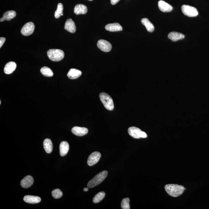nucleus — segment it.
I'll list each match as a JSON object with an SVG mask.
<instances>
[{
	"label": "nucleus",
	"instance_id": "nucleus-1",
	"mask_svg": "<svg viewBox=\"0 0 209 209\" xmlns=\"http://www.w3.org/2000/svg\"><path fill=\"white\" fill-rule=\"evenodd\" d=\"M165 189L167 193L173 197L180 196L186 189L183 186L175 184H167L165 185Z\"/></svg>",
	"mask_w": 209,
	"mask_h": 209
},
{
	"label": "nucleus",
	"instance_id": "nucleus-2",
	"mask_svg": "<svg viewBox=\"0 0 209 209\" xmlns=\"http://www.w3.org/2000/svg\"><path fill=\"white\" fill-rule=\"evenodd\" d=\"M108 172L104 171L98 173L93 179L91 180L87 183V186L88 188H93L100 184L106 178Z\"/></svg>",
	"mask_w": 209,
	"mask_h": 209
},
{
	"label": "nucleus",
	"instance_id": "nucleus-3",
	"mask_svg": "<svg viewBox=\"0 0 209 209\" xmlns=\"http://www.w3.org/2000/svg\"><path fill=\"white\" fill-rule=\"evenodd\" d=\"M47 56L50 60L58 62L63 59L64 53L60 49H51L48 51Z\"/></svg>",
	"mask_w": 209,
	"mask_h": 209
},
{
	"label": "nucleus",
	"instance_id": "nucleus-4",
	"mask_svg": "<svg viewBox=\"0 0 209 209\" xmlns=\"http://www.w3.org/2000/svg\"><path fill=\"white\" fill-rule=\"evenodd\" d=\"M100 99L107 109L113 110L114 109V104L110 95L105 93H101L99 95Z\"/></svg>",
	"mask_w": 209,
	"mask_h": 209
},
{
	"label": "nucleus",
	"instance_id": "nucleus-5",
	"mask_svg": "<svg viewBox=\"0 0 209 209\" xmlns=\"http://www.w3.org/2000/svg\"><path fill=\"white\" fill-rule=\"evenodd\" d=\"M182 13L184 15L190 17H194L198 16V12L195 7L191 6L184 5L181 7Z\"/></svg>",
	"mask_w": 209,
	"mask_h": 209
},
{
	"label": "nucleus",
	"instance_id": "nucleus-6",
	"mask_svg": "<svg viewBox=\"0 0 209 209\" xmlns=\"http://www.w3.org/2000/svg\"><path fill=\"white\" fill-rule=\"evenodd\" d=\"M35 29L33 23L28 22L24 24L21 30V33L24 36H27L32 34Z\"/></svg>",
	"mask_w": 209,
	"mask_h": 209
},
{
	"label": "nucleus",
	"instance_id": "nucleus-7",
	"mask_svg": "<svg viewBox=\"0 0 209 209\" xmlns=\"http://www.w3.org/2000/svg\"><path fill=\"white\" fill-rule=\"evenodd\" d=\"M97 47L100 50L104 52H109L111 50L112 46L109 41L104 40H100L97 44Z\"/></svg>",
	"mask_w": 209,
	"mask_h": 209
},
{
	"label": "nucleus",
	"instance_id": "nucleus-8",
	"mask_svg": "<svg viewBox=\"0 0 209 209\" xmlns=\"http://www.w3.org/2000/svg\"><path fill=\"white\" fill-rule=\"evenodd\" d=\"M101 156V154L99 152H93L89 156L87 161V164L90 166L95 165L99 161Z\"/></svg>",
	"mask_w": 209,
	"mask_h": 209
},
{
	"label": "nucleus",
	"instance_id": "nucleus-9",
	"mask_svg": "<svg viewBox=\"0 0 209 209\" xmlns=\"http://www.w3.org/2000/svg\"><path fill=\"white\" fill-rule=\"evenodd\" d=\"M72 133L78 136H84L88 133V130L85 127H74L72 129Z\"/></svg>",
	"mask_w": 209,
	"mask_h": 209
},
{
	"label": "nucleus",
	"instance_id": "nucleus-10",
	"mask_svg": "<svg viewBox=\"0 0 209 209\" xmlns=\"http://www.w3.org/2000/svg\"><path fill=\"white\" fill-rule=\"evenodd\" d=\"M34 180L30 176H27L24 177L21 182V185L23 188H28L33 185Z\"/></svg>",
	"mask_w": 209,
	"mask_h": 209
},
{
	"label": "nucleus",
	"instance_id": "nucleus-11",
	"mask_svg": "<svg viewBox=\"0 0 209 209\" xmlns=\"http://www.w3.org/2000/svg\"><path fill=\"white\" fill-rule=\"evenodd\" d=\"M64 29L71 33H74L76 31V26L74 21L71 19H67L65 23Z\"/></svg>",
	"mask_w": 209,
	"mask_h": 209
},
{
	"label": "nucleus",
	"instance_id": "nucleus-12",
	"mask_svg": "<svg viewBox=\"0 0 209 209\" xmlns=\"http://www.w3.org/2000/svg\"><path fill=\"white\" fill-rule=\"evenodd\" d=\"M160 10L163 12H170L173 10V7L169 4L163 1H160L158 2Z\"/></svg>",
	"mask_w": 209,
	"mask_h": 209
},
{
	"label": "nucleus",
	"instance_id": "nucleus-13",
	"mask_svg": "<svg viewBox=\"0 0 209 209\" xmlns=\"http://www.w3.org/2000/svg\"><path fill=\"white\" fill-rule=\"evenodd\" d=\"M141 132L140 129L135 127H130L128 130L129 134L135 139H139L141 138Z\"/></svg>",
	"mask_w": 209,
	"mask_h": 209
},
{
	"label": "nucleus",
	"instance_id": "nucleus-14",
	"mask_svg": "<svg viewBox=\"0 0 209 209\" xmlns=\"http://www.w3.org/2000/svg\"><path fill=\"white\" fill-rule=\"evenodd\" d=\"M105 28L108 31L111 32L121 31L123 30L122 26L117 23L107 24L105 26Z\"/></svg>",
	"mask_w": 209,
	"mask_h": 209
},
{
	"label": "nucleus",
	"instance_id": "nucleus-15",
	"mask_svg": "<svg viewBox=\"0 0 209 209\" xmlns=\"http://www.w3.org/2000/svg\"><path fill=\"white\" fill-rule=\"evenodd\" d=\"M24 201L30 204H36L41 202V199L39 197L27 195L24 197Z\"/></svg>",
	"mask_w": 209,
	"mask_h": 209
},
{
	"label": "nucleus",
	"instance_id": "nucleus-16",
	"mask_svg": "<svg viewBox=\"0 0 209 209\" xmlns=\"http://www.w3.org/2000/svg\"><path fill=\"white\" fill-rule=\"evenodd\" d=\"M87 11V7L82 4H77L74 8V13L77 15H85Z\"/></svg>",
	"mask_w": 209,
	"mask_h": 209
},
{
	"label": "nucleus",
	"instance_id": "nucleus-17",
	"mask_svg": "<svg viewBox=\"0 0 209 209\" xmlns=\"http://www.w3.org/2000/svg\"><path fill=\"white\" fill-rule=\"evenodd\" d=\"M168 36L170 40L173 41H177L185 38V36L183 34L177 32H170Z\"/></svg>",
	"mask_w": 209,
	"mask_h": 209
},
{
	"label": "nucleus",
	"instance_id": "nucleus-18",
	"mask_svg": "<svg viewBox=\"0 0 209 209\" xmlns=\"http://www.w3.org/2000/svg\"><path fill=\"white\" fill-rule=\"evenodd\" d=\"M16 63L10 62L6 64L4 68V72L6 74H11L15 71L16 67Z\"/></svg>",
	"mask_w": 209,
	"mask_h": 209
},
{
	"label": "nucleus",
	"instance_id": "nucleus-19",
	"mask_svg": "<svg viewBox=\"0 0 209 209\" xmlns=\"http://www.w3.org/2000/svg\"><path fill=\"white\" fill-rule=\"evenodd\" d=\"M70 149L68 143L66 141H62L60 145V154L62 156L66 155Z\"/></svg>",
	"mask_w": 209,
	"mask_h": 209
},
{
	"label": "nucleus",
	"instance_id": "nucleus-20",
	"mask_svg": "<svg viewBox=\"0 0 209 209\" xmlns=\"http://www.w3.org/2000/svg\"><path fill=\"white\" fill-rule=\"evenodd\" d=\"M82 74V72L80 70L75 69H71L69 70L67 76L70 79H76L79 78Z\"/></svg>",
	"mask_w": 209,
	"mask_h": 209
},
{
	"label": "nucleus",
	"instance_id": "nucleus-21",
	"mask_svg": "<svg viewBox=\"0 0 209 209\" xmlns=\"http://www.w3.org/2000/svg\"><path fill=\"white\" fill-rule=\"evenodd\" d=\"M141 22L145 26L147 30L149 32L151 33L155 30V27L153 24L150 22L149 19L147 18H143L141 19Z\"/></svg>",
	"mask_w": 209,
	"mask_h": 209
},
{
	"label": "nucleus",
	"instance_id": "nucleus-22",
	"mask_svg": "<svg viewBox=\"0 0 209 209\" xmlns=\"http://www.w3.org/2000/svg\"><path fill=\"white\" fill-rule=\"evenodd\" d=\"M43 145L44 150L48 153H51L53 150V144L51 140L49 139H46L44 140Z\"/></svg>",
	"mask_w": 209,
	"mask_h": 209
},
{
	"label": "nucleus",
	"instance_id": "nucleus-23",
	"mask_svg": "<svg viewBox=\"0 0 209 209\" xmlns=\"http://www.w3.org/2000/svg\"><path fill=\"white\" fill-rule=\"evenodd\" d=\"M16 15V12L14 11H8L4 14L3 18L5 21H10L15 18Z\"/></svg>",
	"mask_w": 209,
	"mask_h": 209
},
{
	"label": "nucleus",
	"instance_id": "nucleus-24",
	"mask_svg": "<svg viewBox=\"0 0 209 209\" xmlns=\"http://www.w3.org/2000/svg\"><path fill=\"white\" fill-rule=\"evenodd\" d=\"M41 72L44 76L48 77H50L53 76V73L50 68L47 67H44L41 68Z\"/></svg>",
	"mask_w": 209,
	"mask_h": 209
},
{
	"label": "nucleus",
	"instance_id": "nucleus-25",
	"mask_svg": "<svg viewBox=\"0 0 209 209\" xmlns=\"http://www.w3.org/2000/svg\"><path fill=\"white\" fill-rule=\"evenodd\" d=\"M63 5L62 3L58 4L57 10H56L54 14L55 17L56 18H59L60 17L63 15Z\"/></svg>",
	"mask_w": 209,
	"mask_h": 209
},
{
	"label": "nucleus",
	"instance_id": "nucleus-26",
	"mask_svg": "<svg viewBox=\"0 0 209 209\" xmlns=\"http://www.w3.org/2000/svg\"><path fill=\"white\" fill-rule=\"evenodd\" d=\"M105 196V192L103 191L99 192L94 197L93 200V202L95 203L100 202L104 199Z\"/></svg>",
	"mask_w": 209,
	"mask_h": 209
},
{
	"label": "nucleus",
	"instance_id": "nucleus-27",
	"mask_svg": "<svg viewBox=\"0 0 209 209\" xmlns=\"http://www.w3.org/2000/svg\"><path fill=\"white\" fill-rule=\"evenodd\" d=\"M130 200L129 198H124L121 203V208L122 209H130Z\"/></svg>",
	"mask_w": 209,
	"mask_h": 209
},
{
	"label": "nucleus",
	"instance_id": "nucleus-28",
	"mask_svg": "<svg viewBox=\"0 0 209 209\" xmlns=\"http://www.w3.org/2000/svg\"><path fill=\"white\" fill-rule=\"evenodd\" d=\"M52 194L53 197L55 199H59V198L62 197L63 193L59 189H55L52 192Z\"/></svg>",
	"mask_w": 209,
	"mask_h": 209
},
{
	"label": "nucleus",
	"instance_id": "nucleus-29",
	"mask_svg": "<svg viewBox=\"0 0 209 209\" xmlns=\"http://www.w3.org/2000/svg\"><path fill=\"white\" fill-rule=\"evenodd\" d=\"M6 41V38L4 37H1L0 38V48H1L5 42Z\"/></svg>",
	"mask_w": 209,
	"mask_h": 209
},
{
	"label": "nucleus",
	"instance_id": "nucleus-30",
	"mask_svg": "<svg viewBox=\"0 0 209 209\" xmlns=\"http://www.w3.org/2000/svg\"><path fill=\"white\" fill-rule=\"evenodd\" d=\"M141 138H147V135L145 132L141 131L140 134Z\"/></svg>",
	"mask_w": 209,
	"mask_h": 209
},
{
	"label": "nucleus",
	"instance_id": "nucleus-31",
	"mask_svg": "<svg viewBox=\"0 0 209 209\" xmlns=\"http://www.w3.org/2000/svg\"><path fill=\"white\" fill-rule=\"evenodd\" d=\"M120 0H110V2L112 5H114L117 4Z\"/></svg>",
	"mask_w": 209,
	"mask_h": 209
},
{
	"label": "nucleus",
	"instance_id": "nucleus-32",
	"mask_svg": "<svg viewBox=\"0 0 209 209\" xmlns=\"http://www.w3.org/2000/svg\"><path fill=\"white\" fill-rule=\"evenodd\" d=\"M88 190L89 189L87 188H84L83 189L84 191L85 192L88 191Z\"/></svg>",
	"mask_w": 209,
	"mask_h": 209
},
{
	"label": "nucleus",
	"instance_id": "nucleus-33",
	"mask_svg": "<svg viewBox=\"0 0 209 209\" xmlns=\"http://www.w3.org/2000/svg\"><path fill=\"white\" fill-rule=\"evenodd\" d=\"M4 21L5 20H4L3 18L2 17V18H1V19H0V21H1V22H2V21Z\"/></svg>",
	"mask_w": 209,
	"mask_h": 209
},
{
	"label": "nucleus",
	"instance_id": "nucleus-34",
	"mask_svg": "<svg viewBox=\"0 0 209 209\" xmlns=\"http://www.w3.org/2000/svg\"><path fill=\"white\" fill-rule=\"evenodd\" d=\"M88 1H93V0H88Z\"/></svg>",
	"mask_w": 209,
	"mask_h": 209
}]
</instances>
